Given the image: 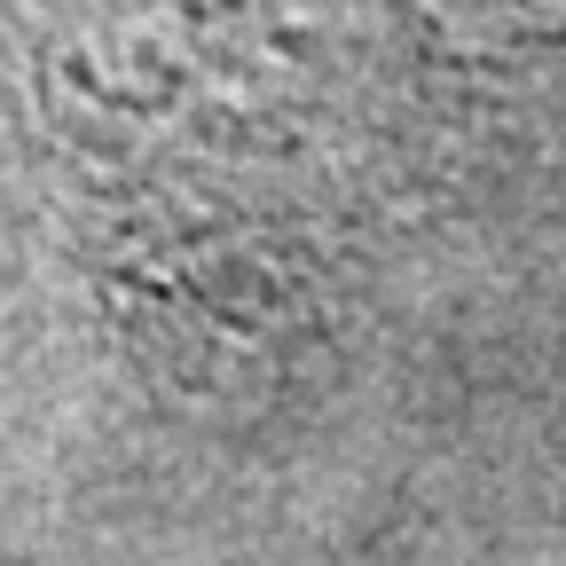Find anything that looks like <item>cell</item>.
<instances>
[{
	"instance_id": "1",
	"label": "cell",
	"mask_w": 566,
	"mask_h": 566,
	"mask_svg": "<svg viewBox=\"0 0 566 566\" xmlns=\"http://www.w3.org/2000/svg\"><path fill=\"white\" fill-rule=\"evenodd\" d=\"M71 212L197 315L300 307L441 181L520 0H9Z\"/></svg>"
}]
</instances>
